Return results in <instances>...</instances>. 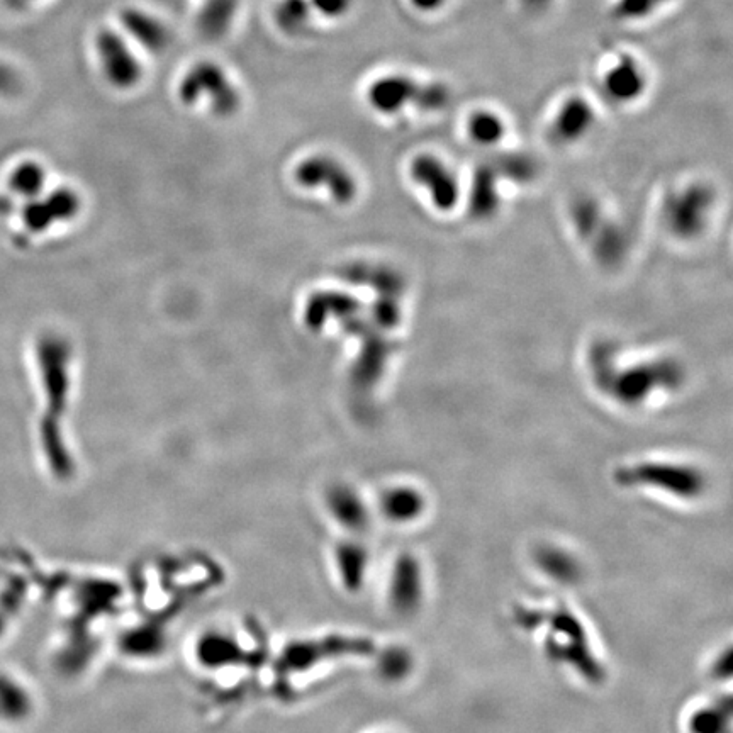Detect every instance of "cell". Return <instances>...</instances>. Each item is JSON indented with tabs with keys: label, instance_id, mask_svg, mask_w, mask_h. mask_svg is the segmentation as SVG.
Masks as SVG:
<instances>
[{
	"label": "cell",
	"instance_id": "1",
	"mask_svg": "<svg viewBox=\"0 0 733 733\" xmlns=\"http://www.w3.org/2000/svg\"><path fill=\"white\" fill-rule=\"evenodd\" d=\"M594 381L603 391L625 404L638 406L645 403L654 392L661 389H678L683 382V369L674 360L657 359L630 365L620 370L616 355L608 345H596L591 359Z\"/></svg>",
	"mask_w": 733,
	"mask_h": 733
},
{
	"label": "cell",
	"instance_id": "2",
	"mask_svg": "<svg viewBox=\"0 0 733 733\" xmlns=\"http://www.w3.org/2000/svg\"><path fill=\"white\" fill-rule=\"evenodd\" d=\"M72 347L58 333H45L36 343V362L45 392L46 413L43 416V442L51 459L65 457L62 421L72 391Z\"/></svg>",
	"mask_w": 733,
	"mask_h": 733
},
{
	"label": "cell",
	"instance_id": "3",
	"mask_svg": "<svg viewBox=\"0 0 733 733\" xmlns=\"http://www.w3.org/2000/svg\"><path fill=\"white\" fill-rule=\"evenodd\" d=\"M615 482L625 489L652 491L684 503L698 501L708 491V477L700 467L676 460H638L615 471Z\"/></svg>",
	"mask_w": 733,
	"mask_h": 733
},
{
	"label": "cell",
	"instance_id": "4",
	"mask_svg": "<svg viewBox=\"0 0 733 733\" xmlns=\"http://www.w3.org/2000/svg\"><path fill=\"white\" fill-rule=\"evenodd\" d=\"M549 611L540 613V610H533L543 623H547V637L543 640L547 655L554 662L566 664L569 669L572 667L577 674L588 678L589 683H601L605 669L591 649L584 625L569 610Z\"/></svg>",
	"mask_w": 733,
	"mask_h": 733
},
{
	"label": "cell",
	"instance_id": "5",
	"mask_svg": "<svg viewBox=\"0 0 733 733\" xmlns=\"http://www.w3.org/2000/svg\"><path fill=\"white\" fill-rule=\"evenodd\" d=\"M177 96L184 106H197L206 102L209 111L218 118H231L240 111L243 104L238 85L223 65L213 60H199L192 63L180 77Z\"/></svg>",
	"mask_w": 733,
	"mask_h": 733
},
{
	"label": "cell",
	"instance_id": "6",
	"mask_svg": "<svg viewBox=\"0 0 733 733\" xmlns=\"http://www.w3.org/2000/svg\"><path fill=\"white\" fill-rule=\"evenodd\" d=\"M97 62L102 75L112 89H135L143 79V63L136 55L128 38L112 28H102L94 38Z\"/></svg>",
	"mask_w": 733,
	"mask_h": 733
},
{
	"label": "cell",
	"instance_id": "7",
	"mask_svg": "<svg viewBox=\"0 0 733 733\" xmlns=\"http://www.w3.org/2000/svg\"><path fill=\"white\" fill-rule=\"evenodd\" d=\"M713 202V192L705 184H691L674 192L664 206L667 228L676 238L693 240L705 231Z\"/></svg>",
	"mask_w": 733,
	"mask_h": 733
},
{
	"label": "cell",
	"instance_id": "8",
	"mask_svg": "<svg viewBox=\"0 0 733 733\" xmlns=\"http://www.w3.org/2000/svg\"><path fill=\"white\" fill-rule=\"evenodd\" d=\"M601 90L616 106H630L649 90V72L638 56L620 51L601 75Z\"/></svg>",
	"mask_w": 733,
	"mask_h": 733
},
{
	"label": "cell",
	"instance_id": "9",
	"mask_svg": "<svg viewBox=\"0 0 733 733\" xmlns=\"http://www.w3.org/2000/svg\"><path fill=\"white\" fill-rule=\"evenodd\" d=\"M297 184L306 189L325 187L331 199L340 204H348L357 197L359 185L342 162L330 155H311L299 163L294 172Z\"/></svg>",
	"mask_w": 733,
	"mask_h": 733
},
{
	"label": "cell",
	"instance_id": "10",
	"mask_svg": "<svg viewBox=\"0 0 733 733\" xmlns=\"http://www.w3.org/2000/svg\"><path fill=\"white\" fill-rule=\"evenodd\" d=\"M409 174L413 182L425 191L433 208L442 213L457 208L462 196L459 179L442 158L431 153H421L411 162Z\"/></svg>",
	"mask_w": 733,
	"mask_h": 733
},
{
	"label": "cell",
	"instance_id": "11",
	"mask_svg": "<svg viewBox=\"0 0 733 733\" xmlns=\"http://www.w3.org/2000/svg\"><path fill=\"white\" fill-rule=\"evenodd\" d=\"M80 213V197L67 187L36 197L24 206L21 219L29 235H40L55 224L67 223Z\"/></svg>",
	"mask_w": 733,
	"mask_h": 733
},
{
	"label": "cell",
	"instance_id": "12",
	"mask_svg": "<svg viewBox=\"0 0 733 733\" xmlns=\"http://www.w3.org/2000/svg\"><path fill=\"white\" fill-rule=\"evenodd\" d=\"M425 591V571L420 559L413 554L399 555L389 581L392 610L403 616L415 615L423 605Z\"/></svg>",
	"mask_w": 733,
	"mask_h": 733
},
{
	"label": "cell",
	"instance_id": "13",
	"mask_svg": "<svg viewBox=\"0 0 733 733\" xmlns=\"http://www.w3.org/2000/svg\"><path fill=\"white\" fill-rule=\"evenodd\" d=\"M421 80L408 73L389 72L369 85L367 102L370 109L382 116H398L408 107H416Z\"/></svg>",
	"mask_w": 733,
	"mask_h": 733
},
{
	"label": "cell",
	"instance_id": "14",
	"mask_svg": "<svg viewBox=\"0 0 733 733\" xmlns=\"http://www.w3.org/2000/svg\"><path fill=\"white\" fill-rule=\"evenodd\" d=\"M598 119L588 97L572 94L560 102L550 121V135L559 145H576L591 133Z\"/></svg>",
	"mask_w": 733,
	"mask_h": 733
},
{
	"label": "cell",
	"instance_id": "15",
	"mask_svg": "<svg viewBox=\"0 0 733 733\" xmlns=\"http://www.w3.org/2000/svg\"><path fill=\"white\" fill-rule=\"evenodd\" d=\"M119 24L129 40L152 55H162L172 45V31L153 12L136 6L119 11Z\"/></svg>",
	"mask_w": 733,
	"mask_h": 733
},
{
	"label": "cell",
	"instance_id": "16",
	"mask_svg": "<svg viewBox=\"0 0 733 733\" xmlns=\"http://www.w3.org/2000/svg\"><path fill=\"white\" fill-rule=\"evenodd\" d=\"M379 503L384 518L398 525H409L420 520L428 506L425 494L415 486L389 487L386 493L382 494Z\"/></svg>",
	"mask_w": 733,
	"mask_h": 733
},
{
	"label": "cell",
	"instance_id": "17",
	"mask_svg": "<svg viewBox=\"0 0 733 733\" xmlns=\"http://www.w3.org/2000/svg\"><path fill=\"white\" fill-rule=\"evenodd\" d=\"M357 311H359V303L347 294L330 291L318 292L309 297L304 318H306V325L311 330H319L330 319L338 318L347 321L348 318L357 316Z\"/></svg>",
	"mask_w": 733,
	"mask_h": 733
},
{
	"label": "cell",
	"instance_id": "18",
	"mask_svg": "<svg viewBox=\"0 0 733 733\" xmlns=\"http://www.w3.org/2000/svg\"><path fill=\"white\" fill-rule=\"evenodd\" d=\"M240 0H204L197 14V29L208 40H221L235 23Z\"/></svg>",
	"mask_w": 733,
	"mask_h": 733
},
{
	"label": "cell",
	"instance_id": "19",
	"mask_svg": "<svg viewBox=\"0 0 733 733\" xmlns=\"http://www.w3.org/2000/svg\"><path fill=\"white\" fill-rule=\"evenodd\" d=\"M537 566L545 576L559 584H572L581 577V564L569 550L555 545H543L535 554Z\"/></svg>",
	"mask_w": 733,
	"mask_h": 733
},
{
	"label": "cell",
	"instance_id": "20",
	"mask_svg": "<svg viewBox=\"0 0 733 733\" xmlns=\"http://www.w3.org/2000/svg\"><path fill=\"white\" fill-rule=\"evenodd\" d=\"M465 133L469 140L481 148H494L504 140L508 124L503 116L493 109H476L465 121Z\"/></svg>",
	"mask_w": 733,
	"mask_h": 733
},
{
	"label": "cell",
	"instance_id": "21",
	"mask_svg": "<svg viewBox=\"0 0 733 733\" xmlns=\"http://www.w3.org/2000/svg\"><path fill=\"white\" fill-rule=\"evenodd\" d=\"M499 174L493 163H489L486 167L479 168L477 174L474 175V184L471 191V209L479 219H486L493 216L498 209V187L496 180Z\"/></svg>",
	"mask_w": 733,
	"mask_h": 733
},
{
	"label": "cell",
	"instance_id": "22",
	"mask_svg": "<svg viewBox=\"0 0 733 733\" xmlns=\"http://www.w3.org/2000/svg\"><path fill=\"white\" fill-rule=\"evenodd\" d=\"M46 170L41 163L23 162L12 168L7 177V189L11 194L26 201H33L45 191Z\"/></svg>",
	"mask_w": 733,
	"mask_h": 733
},
{
	"label": "cell",
	"instance_id": "23",
	"mask_svg": "<svg viewBox=\"0 0 733 733\" xmlns=\"http://www.w3.org/2000/svg\"><path fill=\"white\" fill-rule=\"evenodd\" d=\"M732 706L730 701H711L691 713L688 720L689 733H730Z\"/></svg>",
	"mask_w": 733,
	"mask_h": 733
},
{
	"label": "cell",
	"instance_id": "24",
	"mask_svg": "<svg viewBox=\"0 0 733 733\" xmlns=\"http://www.w3.org/2000/svg\"><path fill=\"white\" fill-rule=\"evenodd\" d=\"M313 19V9L309 0H280L275 7L274 21L280 33L296 38L309 28Z\"/></svg>",
	"mask_w": 733,
	"mask_h": 733
},
{
	"label": "cell",
	"instance_id": "25",
	"mask_svg": "<svg viewBox=\"0 0 733 733\" xmlns=\"http://www.w3.org/2000/svg\"><path fill=\"white\" fill-rule=\"evenodd\" d=\"M671 2L672 0H615L611 14L622 23H644Z\"/></svg>",
	"mask_w": 733,
	"mask_h": 733
},
{
	"label": "cell",
	"instance_id": "26",
	"mask_svg": "<svg viewBox=\"0 0 733 733\" xmlns=\"http://www.w3.org/2000/svg\"><path fill=\"white\" fill-rule=\"evenodd\" d=\"M450 97H452L450 96V89L443 82L421 80L415 109L420 112L442 111L443 107H447L448 102H450Z\"/></svg>",
	"mask_w": 733,
	"mask_h": 733
},
{
	"label": "cell",
	"instance_id": "27",
	"mask_svg": "<svg viewBox=\"0 0 733 733\" xmlns=\"http://www.w3.org/2000/svg\"><path fill=\"white\" fill-rule=\"evenodd\" d=\"M313 14L328 21H338L347 17L353 9V0H309Z\"/></svg>",
	"mask_w": 733,
	"mask_h": 733
},
{
	"label": "cell",
	"instance_id": "28",
	"mask_svg": "<svg viewBox=\"0 0 733 733\" xmlns=\"http://www.w3.org/2000/svg\"><path fill=\"white\" fill-rule=\"evenodd\" d=\"M19 89H21V79L17 77V73L11 67L0 63V94L12 96Z\"/></svg>",
	"mask_w": 733,
	"mask_h": 733
},
{
	"label": "cell",
	"instance_id": "29",
	"mask_svg": "<svg viewBox=\"0 0 733 733\" xmlns=\"http://www.w3.org/2000/svg\"><path fill=\"white\" fill-rule=\"evenodd\" d=\"M408 2L411 9L421 16H433L445 9L448 4V0H408Z\"/></svg>",
	"mask_w": 733,
	"mask_h": 733
},
{
	"label": "cell",
	"instance_id": "30",
	"mask_svg": "<svg viewBox=\"0 0 733 733\" xmlns=\"http://www.w3.org/2000/svg\"><path fill=\"white\" fill-rule=\"evenodd\" d=\"M24 2H34V0H24Z\"/></svg>",
	"mask_w": 733,
	"mask_h": 733
}]
</instances>
